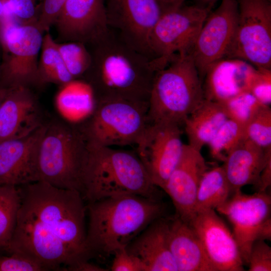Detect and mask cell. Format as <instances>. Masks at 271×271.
<instances>
[{
    "instance_id": "1",
    "label": "cell",
    "mask_w": 271,
    "mask_h": 271,
    "mask_svg": "<svg viewBox=\"0 0 271 271\" xmlns=\"http://www.w3.org/2000/svg\"><path fill=\"white\" fill-rule=\"evenodd\" d=\"M90 66L83 76L93 90L95 101L122 99L148 104L158 71L153 59L137 50L109 28L86 45Z\"/></svg>"
},
{
    "instance_id": "2",
    "label": "cell",
    "mask_w": 271,
    "mask_h": 271,
    "mask_svg": "<svg viewBox=\"0 0 271 271\" xmlns=\"http://www.w3.org/2000/svg\"><path fill=\"white\" fill-rule=\"evenodd\" d=\"M86 209L85 248L90 258L113 255L125 248L150 223L163 216L165 208L161 200L125 195L89 203Z\"/></svg>"
},
{
    "instance_id": "3",
    "label": "cell",
    "mask_w": 271,
    "mask_h": 271,
    "mask_svg": "<svg viewBox=\"0 0 271 271\" xmlns=\"http://www.w3.org/2000/svg\"><path fill=\"white\" fill-rule=\"evenodd\" d=\"M19 187L21 205L79 259L88 260L85 248L87 209L81 194L41 181Z\"/></svg>"
},
{
    "instance_id": "4",
    "label": "cell",
    "mask_w": 271,
    "mask_h": 271,
    "mask_svg": "<svg viewBox=\"0 0 271 271\" xmlns=\"http://www.w3.org/2000/svg\"><path fill=\"white\" fill-rule=\"evenodd\" d=\"M88 150L81 192L84 201L89 203L125 195L161 200L160 189L153 183L134 151L110 147Z\"/></svg>"
},
{
    "instance_id": "5",
    "label": "cell",
    "mask_w": 271,
    "mask_h": 271,
    "mask_svg": "<svg viewBox=\"0 0 271 271\" xmlns=\"http://www.w3.org/2000/svg\"><path fill=\"white\" fill-rule=\"evenodd\" d=\"M204 99L202 81L191 54L177 53L155 75L149 101V122L183 127L186 118Z\"/></svg>"
},
{
    "instance_id": "6",
    "label": "cell",
    "mask_w": 271,
    "mask_h": 271,
    "mask_svg": "<svg viewBox=\"0 0 271 271\" xmlns=\"http://www.w3.org/2000/svg\"><path fill=\"white\" fill-rule=\"evenodd\" d=\"M88 153L77 127L60 122L45 125L37 150L38 181L81 194Z\"/></svg>"
},
{
    "instance_id": "7",
    "label": "cell",
    "mask_w": 271,
    "mask_h": 271,
    "mask_svg": "<svg viewBox=\"0 0 271 271\" xmlns=\"http://www.w3.org/2000/svg\"><path fill=\"white\" fill-rule=\"evenodd\" d=\"M148 107L122 99L97 101L77 128L89 148L135 145L149 122Z\"/></svg>"
},
{
    "instance_id": "8",
    "label": "cell",
    "mask_w": 271,
    "mask_h": 271,
    "mask_svg": "<svg viewBox=\"0 0 271 271\" xmlns=\"http://www.w3.org/2000/svg\"><path fill=\"white\" fill-rule=\"evenodd\" d=\"M43 33L36 23H5L0 35L3 50L0 86L28 87L38 82Z\"/></svg>"
},
{
    "instance_id": "9",
    "label": "cell",
    "mask_w": 271,
    "mask_h": 271,
    "mask_svg": "<svg viewBox=\"0 0 271 271\" xmlns=\"http://www.w3.org/2000/svg\"><path fill=\"white\" fill-rule=\"evenodd\" d=\"M234 39L226 59L248 62L258 70L271 68L270 0H237Z\"/></svg>"
},
{
    "instance_id": "10",
    "label": "cell",
    "mask_w": 271,
    "mask_h": 271,
    "mask_svg": "<svg viewBox=\"0 0 271 271\" xmlns=\"http://www.w3.org/2000/svg\"><path fill=\"white\" fill-rule=\"evenodd\" d=\"M211 11L184 3L165 11L150 38L154 60L164 68L177 53H191L197 36Z\"/></svg>"
},
{
    "instance_id": "11",
    "label": "cell",
    "mask_w": 271,
    "mask_h": 271,
    "mask_svg": "<svg viewBox=\"0 0 271 271\" xmlns=\"http://www.w3.org/2000/svg\"><path fill=\"white\" fill-rule=\"evenodd\" d=\"M216 210L231 224L242 261L247 265L253 242L271 240L270 195L266 191L248 195L239 190Z\"/></svg>"
},
{
    "instance_id": "12",
    "label": "cell",
    "mask_w": 271,
    "mask_h": 271,
    "mask_svg": "<svg viewBox=\"0 0 271 271\" xmlns=\"http://www.w3.org/2000/svg\"><path fill=\"white\" fill-rule=\"evenodd\" d=\"M6 251L25 256L41 264L46 270L65 269L80 261L63 242L46 233L21 206Z\"/></svg>"
},
{
    "instance_id": "13",
    "label": "cell",
    "mask_w": 271,
    "mask_h": 271,
    "mask_svg": "<svg viewBox=\"0 0 271 271\" xmlns=\"http://www.w3.org/2000/svg\"><path fill=\"white\" fill-rule=\"evenodd\" d=\"M181 128L149 122L134 145V152L151 180L163 191L183 153Z\"/></svg>"
},
{
    "instance_id": "14",
    "label": "cell",
    "mask_w": 271,
    "mask_h": 271,
    "mask_svg": "<svg viewBox=\"0 0 271 271\" xmlns=\"http://www.w3.org/2000/svg\"><path fill=\"white\" fill-rule=\"evenodd\" d=\"M238 17L237 0H221L201 27L190 54L202 82L212 65L226 59L234 39Z\"/></svg>"
},
{
    "instance_id": "15",
    "label": "cell",
    "mask_w": 271,
    "mask_h": 271,
    "mask_svg": "<svg viewBox=\"0 0 271 271\" xmlns=\"http://www.w3.org/2000/svg\"><path fill=\"white\" fill-rule=\"evenodd\" d=\"M107 26L152 59V31L163 11L157 0H105Z\"/></svg>"
},
{
    "instance_id": "16",
    "label": "cell",
    "mask_w": 271,
    "mask_h": 271,
    "mask_svg": "<svg viewBox=\"0 0 271 271\" xmlns=\"http://www.w3.org/2000/svg\"><path fill=\"white\" fill-rule=\"evenodd\" d=\"M188 223L199 237L216 271L244 270L233 235L215 210L196 211Z\"/></svg>"
},
{
    "instance_id": "17",
    "label": "cell",
    "mask_w": 271,
    "mask_h": 271,
    "mask_svg": "<svg viewBox=\"0 0 271 271\" xmlns=\"http://www.w3.org/2000/svg\"><path fill=\"white\" fill-rule=\"evenodd\" d=\"M45 125L0 142V186H21L38 181V146Z\"/></svg>"
},
{
    "instance_id": "18",
    "label": "cell",
    "mask_w": 271,
    "mask_h": 271,
    "mask_svg": "<svg viewBox=\"0 0 271 271\" xmlns=\"http://www.w3.org/2000/svg\"><path fill=\"white\" fill-rule=\"evenodd\" d=\"M208 169L201 151L184 144L181 159L169 176L164 191L170 197L176 215L186 222L195 214L199 185Z\"/></svg>"
},
{
    "instance_id": "19",
    "label": "cell",
    "mask_w": 271,
    "mask_h": 271,
    "mask_svg": "<svg viewBox=\"0 0 271 271\" xmlns=\"http://www.w3.org/2000/svg\"><path fill=\"white\" fill-rule=\"evenodd\" d=\"M54 25L61 40L87 45L108 28L105 0H67Z\"/></svg>"
},
{
    "instance_id": "20",
    "label": "cell",
    "mask_w": 271,
    "mask_h": 271,
    "mask_svg": "<svg viewBox=\"0 0 271 271\" xmlns=\"http://www.w3.org/2000/svg\"><path fill=\"white\" fill-rule=\"evenodd\" d=\"M245 61L224 59L207 72L202 82L204 99L222 103L244 92H250L259 71Z\"/></svg>"
},
{
    "instance_id": "21",
    "label": "cell",
    "mask_w": 271,
    "mask_h": 271,
    "mask_svg": "<svg viewBox=\"0 0 271 271\" xmlns=\"http://www.w3.org/2000/svg\"><path fill=\"white\" fill-rule=\"evenodd\" d=\"M41 125L36 100L28 87L9 88L0 106V142L28 134Z\"/></svg>"
},
{
    "instance_id": "22",
    "label": "cell",
    "mask_w": 271,
    "mask_h": 271,
    "mask_svg": "<svg viewBox=\"0 0 271 271\" xmlns=\"http://www.w3.org/2000/svg\"><path fill=\"white\" fill-rule=\"evenodd\" d=\"M168 225V218L156 219L125 247L143 262L148 271H178L169 246Z\"/></svg>"
},
{
    "instance_id": "23",
    "label": "cell",
    "mask_w": 271,
    "mask_h": 271,
    "mask_svg": "<svg viewBox=\"0 0 271 271\" xmlns=\"http://www.w3.org/2000/svg\"><path fill=\"white\" fill-rule=\"evenodd\" d=\"M271 148L263 149L245 139L227 155L222 165L231 194L247 185H258L260 173Z\"/></svg>"
},
{
    "instance_id": "24",
    "label": "cell",
    "mask_w": 271,
    "mask_h": 271,
    "mask_svg": "<svg viewBox=\"0 0 271 271\" xmlns=\"http://www.w3.org/2000/svg\"><path fill=\"white\" fill-rule=\"evenodd\" d=\"M168 218V244L178 271H216L191 226L176 215Z\"/></svg>"
},
{
    "instance_id": "25",
    "label": "cell",
    "mask_w": 271,
    "mask_h": 271,
    "mask_svg": "<svg viewBox=\"0 0 271 271\" xmlns=\"http://www.w3.org/2000/svg\"><path fill=\"white\" fill-rule=\"evenodd\" d=\"M228 118L221 103L204 99L184 121L188 144L201 151Z\"/></svg>"
},
{
    "instance_id": "26",
    "label": "cell",
    "mask_w": 271,
    "mask_h": 271,
    "mask_svg": "<svg viewBox=\"0 0 271 271\" xmlns=\"http://www.w3.org/2000/svg\"><path fill=\"white\" fill-rule=\"evenodd\" d=\"M95 104L92 88L83 79H74L62 85L55 98L59 113L73 123L80 122L88 117Z\"/></svg>"
},
{
    "instance_id": "27",
    "label": "cell",
    "mask_w": 271,
    "mask_h": 271,
    "mask_svg": "<svg viewBox=\"0 0 271 271\" xmlns=\"http://www.w3.org/2000/svg\"><path fill=\"white\" fill-rule=\"evenodd\" d=\"M231 195L230 186L222 166L208 169L199 185L195 213L201 210H215L224 204Z\"/></svg>"
},
{
    "instance_id": "28",
    "label": "cell",
    "mask_w": 271,
    "mask_h": 271,
    "mask_svg": "<svg viewBox=\"0 0 271 271\" xmlns=\"http://www.w3.org/2000/svg\"><path fill=\"white\" fill-rule=\"evenodd\" d=\"M38 62V82L62 85L74 80L67 70L59 51L57 43L48 32L43 36Z\"/></svg>"
},
{
    "instance_id": "29",
    "label": "cell",
    "mask_w": 271,
    "mask_h": 271,
    "mask_svg": "<svg viewBox=\"0 0 271 271\" xmlns=\"http://www.w3.org/2000/svg\"><path fill=\"white\" fill-rule=\"evenodd\" d=\"M21 203L19 187L0 186V249L5 251L13 235Z\"/></svg>"
},
{
    "instance_id": "30",
    "label": "cell",
    "mask_w": 271,
    "mask_h": 271,
    "mask_svg": "<svg viewBox=\"0 0 271 271\" xmlns=\"http://www.w3.org/2000/svg\"><path fill=\"white\" fill-rule=\"evenodd\" d=\"M246 138L245 126L228 118L208 144L210 154L223 162L228 154Z\"/></svg>"
},
{
    "instance_id": "31",
    "label": "cell",
    "mask_w": 271,
    "mask_h": 271,
    "mask_svg": "<svg viewBox=\"0 0 271 271\" xmlns=\"http://www.w3.org/2000/svg\"><path fill=\"white\" fill-rule=\"evenodd\" d=\"M57 47L64 63L74 79L84 75L91 63L90 53L84 43L69 41L57 43Z\"/></svg>"
},
{
    "instance_id": "32",
    "label": "cell",
    "mask_w": 271,
    "mask_h": 271,
    "mask_svg": "<svg viewBox=\"0 0 271 271\" xmlns=\"http://www.w3.org/2000/svg\"><path fill=\"white\" fill-rule=\"evenodd\" d=\"M246 138L263 149L271 148V108L261 105L245 126Z\"/></svg>"
},
{
    "instance_id": "33",
    "label": "cell",
    "mask_w": 271,
    "mask_h": 271,
    "mask_svg": "<svg viewBox=\"0 0 271 271\" xmlns=\"http://www.w3.org/2000/svg\"><path fill=\"white\" fill-rule=\"evenodd\" d=\"M221 103L228 118L245 126L262 105L250 92L236 95Z\"/></svg>"
},
{
    "instance_id": "34",
    "label": "cell",
    "mask_w": 271,
    "mask_h": 271,
    "mask_svg": "<svg viewBox=\"0 0 271 271\" xmlns=\"http://www.w3.org/2000/svg\"><path fill=\"white\" fill-rule=\"evenodd\" d=\"M247 265L249 271L271 270V248L265 240H257L253 242Z\"/></svg>"
},
{
    "instance_id": "35",
    "label": "cell",
    "mask_w": 271,
    "mask_h": 271,
    "mask_svg": "<svg viewBox=\"0 0 271 271\" xmlns=\"http://www.w3.org/2000/svg\"><path fill=\"white\" fill-rule=\"evenodd\" d=\"M7 4L22 23H36L41 6L38 0H7Z\"/></svg>"
},
{
    "instance_id": "36",
    "label": "cell",
    "mask_w": 271,
    "mask_h": 271,
    "mask_svg": "<svg viewBox=\"0 0 271 271\" xmlns=\"http://www.w3.org/2000/svg\"><path fill=\"white\" fill-rule=\"evenodd\" d=\"M67 0H43L36 25L43 32H48L53 25Z\"/></svg>"
},
{
    "instance_id": "37",
    "label": "cell",
    "mask_w": 271,
    "mask_h": 271,
    "mask_svg": "<svg viewBox=\"0 0 271 271\" xmlns=\"http://www.w3.org/2000/svg\"><path fill=\"white\" fill-rule=\"evenodd\" d=\"M38 262L23 255L9 254L0 257V271H44Z\"/></svg>"
},
{
    "instance_id": "38",
    "label": "cell",
    "mask_w": 271,
    "mask_h": 271,
    "mask_svg": "<svg viewBox=\"0 0 271 271\" xmlns=\"http://www.w3.org/2000/svg\"><path fill=\"white\" fill-rule=\"evenodd\" d=\"M111 266L112 271H148L143 262L137 256L128 253L125 248L116 251Z\"/></svg>"
},
{
    "instance_id": "39",
    "label": "cell",
    "mask_w": 271,
    "mask_h": 271,
    "mask_svg": "<svg viewBox=\"0 0 271 271\" xmlns=\"http://www.w3.org/2000/svg\"><path fill=\"white\" fill-rule=\"evenodd\" d=\"M271 71L259 70V74L250 92L262 104L271 103Z\"/></svg>"
},
{
    "instance_id": "40",
    "label": "cell",
    "mask_w": 271,
    "mask_h": 271,
    "mask_svg": "<svg viewBox=\"0 0 271 271\" xmlns=\"http://www.w3.org/2000/svg\"><path fill=\"white\" fill-rule=\"evenodd\" d=\"M271 185V155L269 156L260 173L257 191L265 192Z\"/></svg>"
},
{
    "instance_id": "41",
    "label": "cell",
    "mask_w": 271,
    "mask_h": 271,
    "mask_svg": "<svg viewBox=\"0 0 271 271\" xmlns=\"http://www.w3.org/2000/svg\"><path fill=\"white\" fill-rule=\"evenodd\" d=\"M66 270L71 271H106L108 269L91 263L88 260H82L68 267Z\"/></svg>"
},
{
    "instance_id": "42",
    "label": "cell",
    "mask_w": 271,
    "mask_h": 271,
    "mask_svg": "<svg viewBox=\"0 0 271 271\" xmlns=\"http://www.w3.org/2000/svg\"><path fill=\"white\" fill-rule=\"evenodd\" d=\"M163 11L179 7L184 3L186 0H157Z\"/></svg>"
},
{
    "instance_id": "43",
    "label": "cell",
    "mask_w": 271,
    "mask_h": 271,
    "mask_svg": "<svg viewBox=\"0 0 271 271\" xmlns=\"http://www.w3.org/2000/svg\"><path fill=\"white\" fill-rule=\"evenodd\" d=\"M193 4L200 8L212 10L214 5L220 0H190Z\"/></svg>"
},
{
    "instance_id": "44",
    "label": "cell",
    "mask_w": 271,
    "mask_h": 271,
    "mask_svg": "<svg viewBox=\"0 0 271 271\" xmlns=\"http://www.w3.org/2000/svg\"><path fill=\"white\" fill-rule=\"evenodd\" d=\"M5 4L0 0V35L5 22L4 21Z\"/></svg>"
},
{
    "instance_id": "45",
    "label": "cell",
    "mask_w": 271,
    "mask_h": 271,
    "mask_svg": "<svg viewBox=\"0 0 271 271\" xmlns=\"http://www.w3.org/2000/svg\"><path fill=\"white\" fill-rule=\"evenodd\" d=\"M9 90V88L0 86V106L6 97Z\"/></svg>"
},
{
    "instance_id": "46",
    "label": "cell",
    "mask_w": 271,
    "mask_h": 271,
    "mask_svg": "<svg viewBox=\"0 0 271 271\" xmlns=\"http://www.w3.org/2000/svg\"><path fill=\"white\" fill-rule=\"evenodd\" d=\"M2 1L5 4L7 3V0H2Z\"/></svg>"
}]
</instances>
